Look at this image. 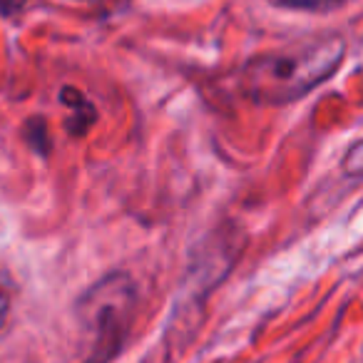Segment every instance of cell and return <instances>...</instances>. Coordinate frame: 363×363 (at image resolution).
Here are the masks:
<instances>
[{
	"instance_id": "6da1fadb",
	"label": "cell",
	"mask_w": 363,
	"mask_h": 363,
	"mask_svg": "<svg viewBox=\"0 0 363 363\" xmlns=\"http://www.w3.org/2000/svg\"><path fill=\"white\" fill-rule=\"evenodd\" d=\"M343 52L346 43L338 35H318L281 48L249 62L244 70V90L249 97L269 105L294 102L331 77Z\"/></svg>"
},
{
	"instance_id": "7a4b0ae2",
	"label": "cell",
	"mask_w": 363,
	"mask_h": 363,
	"mask_svg": "<svg viewBox=\"0 0 363 363\" xmlns=\"http://www.w3.org/2000/svg\"><path fill=\"white\" fill-rule=\"evenodd\" d=\"M82 323L95 338V358H107L122 346L135 308V286L127 277H107L82 296Z\"/></svg>"
},
{
	"instance_id": "3957f363",
	"label": "cell",
	"mask_w": 363,
	"mask_h": 363,
	"mask_svg": "<svg viewBox=\"0 0 363 363\" xmlns=\"http://www.w3.org/2000/svg\"><path fill=\"white\" fill-rule=\"evenodd\" d=\"M60 97H62V105H70L72 110H75V117H70V125H80L77 127V135H82L97 117L95 110H92V105L80 95V92L72 90V87H65V90L60 92Z\"/></svg>"
},
{
	"instance_id": "277c9868",
	"label": "cell",
	"mask_w": 363,
	"mask_h": 363,
	"mask_svg": "<svg viewBox=\"0 0 363 363\" xmlns=\"http://www.w3.org/2000/svg\"><path fill=\"white\" fill-rule=\"evenodd\" d=\"M277 8H289V11H323V8H333L343 0H269Z\"/></svg>"
},
{
	"instance_id": "5b68a950",
	"label": "cell",
	"mask_w": 363,
	"mask_h": 363,
	"mask_svg": "<svg viewBox=\"0 0 363 363\" xmlns=\"http://www.w3.org/2000/svg\"><path fill=\"white\" fill-rule=\"evenodd\" d=\"M11 298H13L11 279H8V274L0 269V326L6 323L8 313H11Z\"/></svg>"
},
{
	"instance_id": "8992f818",
	"label": "cell",
	"mask_w": 363,
	"mask_h": 363,
	"mask_svg": "<svg viewBox=\"0 0 363 363\" xmlns=\"http://www.w3.org/2000/svg\"><path fill=\"white\" fill-rule=\"evenodd\" d=\"M30 0H0V13L3 16H18Z\"/></svg>"
}]
</instances>
